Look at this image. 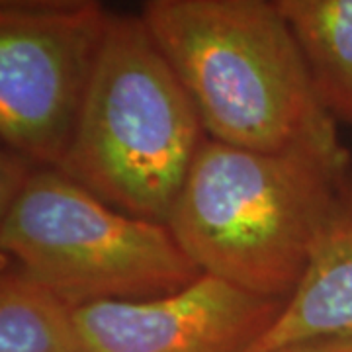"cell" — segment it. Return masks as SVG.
<instances>
[{
    "label": "cell",
    "instance_id": "obj_1",
    "mask_svg": "<svg viewBox=\"0 0 352 352\" xmlns=\"http://www.w3.org/2000/svg\"><path fill=\"white\" fill-rule=\"evenodd\" d=\"M143 20L210 138L351 163L274 0L147 2Z\"/></svg>",
    "mask_w": 352,
    "mask_h": 352
},
{
    "label": "cell",
    "instance_id": "obj_3",
    "mask_svg": "<svg viewBox=\"0 0 352 352\" xmlns=\"http://www.w3.org/2000/svg\"><path fill=\"white\" fill-rule=\"evenodd\" d=\"M208 138L143 16H112L59 170L113 208L168 226Z\"/></svg>",
    "mask_w": 352,
    "mask_h": 352
},
{
    "label": "cell",
    "instance_id": "obj_7",
    "mask_svg": "<svg viewBox=\"0 0 352 352\" xmlns=\"http://www.w3.org/2000/svg\"><path fill=\"white\" fill-rule=\"evenodd\" d=\"M321 339H352V170L315 237L302 280L249 352Z\"/></svg>",
    "mask_w": 352,
    "mask_h": 352
},
{
    "label": "cell",
    "instance_id": "obj_2",
    "mask_svg": "<svg viewBox=\"0 0 352 352\" xmlns=\"http://www.w3.org/2000/svg\"><path fill=\"white\" fill-rule=\"evenodd\" d=\"M351 163L256 151L208 138L168 227L206 274L288 300Z\"/></svg>",
    "mask_w": 352,
    "mask_h": 352
},
{
    "label": "cell",
    "instance_id": "obj_9",
    "mask_svg": "<svg viewBox=\"0 0 352 352\" xmlns=\"http://www.w3.org/2000/svg\"><path fill=\"white\" fill-rule=\"evenodd\" d=\"M0 352H87L76 307L2 258Z\"/></svg>",
    "mask_w": 352,
    "mask_h": 352
},
{
    "label": "cell",
    "instance_id": "obj_4",
    "mask_svg": "<svg viewBox=\"0 0 352 352\" xmlns=\"http://www.w3.org/2000/svg\"><path fill=\"white\" fill-rule=\"evenodd\" d=\"M0 249L75 307L151 300L201 274L170 227L126 214L47 166H34L2 200Z\"/></svg>",
    "mask_w": 352,
    "mask_h": 352
},
{
    "label": "cell",
    "instance_id": "obj_6",
    "mask_svg": "<svg viewBox=\"0 0 352 352\" xmlns=\"http://www.w3.org/2000/svg\"><path fill=\"white\" fill-rule=\"evenodd\" d=\"M284 305L201 272L159 298L76 307V323L87 352H249Z\"/></svg>",
    "mask_w": 352,
    "mask_h": 352
},
{
    "label": "cell",
    "instance_id": "obj_12",
    "mask_svg": "<svg viewBox=\"0 0 352 352\" xmlns=\"http://www.w3.org/2000/svg\"><path fill=\"white\" fill-rule=\"evenodd\" d=\"M147 2H175V0H147Z\"/></svg>",
    "mask_w": 352,
    "mask_h": 352
},
{
    "label": "cell",
    "instance_id": "obj_8",
    "mask_svg": "<svg viewBox=\"0 0 352 352\" xmlns=\"http://www.w3.org/2000/svg\"><path fill=\"white\" fill-rule=\"evenodd\" d=\"M302 51L315 90L352 127V0H274Z\"/></svg>",
    "mask_w": 352,
    "mask_h": 352
},
{
    "label": "cell",
    "instance_id": "obj_11",
    "mask_svg": "<svg viewBox=\"0 0 352 352\" xmlns=\"http://www.w3.org/2000/svg\"><path fill=\"white\" fill-rule=\"evenodd\" d=\"M98 0H0L2 8H53V10H67V8H80L87 4H94Z\"/></svg>",
    "mask_w": 352,
    "mask_h": 352
},
{
    "label": "cell",
    "instance_id": "obj_10",
    "mask_svg": "<svg viewBox=\"0 0 352 352\" xmlns=\"http://www.w3.org/2000/svg\"><path fill=\"white\" fill-rule=\"evenodd\" d=\"M274 352H352V339H321L296 342Z\"/></svg>",
    "mask_w": 352,
    "mask_h": 352
},
{
    "label": "cell",
    "instance_id": "obj_5",
    "mask_svg": "<svg viewBox=\"0 0 352 352\" xmlns=\"http://www.w3.org/2000/svg\"><path fill=\"white\" fill-rule=\"evenodd\" d=\"M110 18L100 2L0 10L2 149L38 166H63Z\"/></svg>",
    "mask_w": 352,
    "mask_h": 352
}]
</instances>
